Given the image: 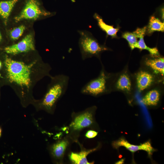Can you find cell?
I'll list each match as a JSON object with an SVG mask.
<instances>
[{"label":"cell","mask_w":164,"mask_h":164,"mask_svg":"<svg viewBox=\"0 0 164 164\" xmlns=\"http://www.w3.org/2000/svg\"><path fill=\"white\" fill-rule=\"evenodd\" d=\"M35 50L33 37L32 35H27L18 43L6 47L4 50L7 53L15 55Z\"/></svg>","instance_id":"30bf717a"},{"label":"cell","mask_w":164,"mask_h":164,"mask_svg":"<svg viewBox=\"0 0 164 164\" xmlns=\"http://www.w3.org/2000/svg\"><path fill=\"white\" fill-rule=\"evenodd\" d=\"M94 17L97 20L99 27L106 33L107 35L112 38L117 37V33L119 30V28H115L113 26L107 24L102 17L97 13H94Z\"/></svg>","instance_id":"9a60e30c"},{"label":"cell","mask_w":164,"mask_h":164,"mask_svg":"<svg viewBox=\"0 0 164 164\" xmlns=\"http://www.w3.org/2000/svg\"><path fill=\"white\" fill-rule=\"evenodd\" d=\"M164 31V22L154 16H151L148 26H146V32L149 34H151L155 31L163 32Z\"/></svg>","instance_id":"ac0fdd59"},{"label":"cell","mask_w":164,"mask_h":164,"mask_svg":"<svg viewBox=\"0 0 164 164\" xmlns=\"http://www.w3.org/2000/svg\"><path fill=\"white\" fill-rule=\"evenodd\" d=\"M113 74L107 72L103 65L97 77L92 79L81 88V94L97 97L111 91V85Z\"/></svg>","instance_id":"277c9868"},{"label":"cell","mask_w":164,"mask_h":164,"mask_svg":"<svg viewBox=\"0 0 164 164\" xmlns=\"http://www.w3.org/2000/svg\"><path fill=\"white\" fill-rule=\"evenodd\" d=\"M81 149L78 152H70L68 155L70 161L73 164H92L94 162H89L87 159V156L91 153L96 151L99 148V145L92 149H87L79 142L77 143Z\"/></svg>","instance_id":"4fadbf2b"},{"label":"cell","mask_w":164,"mask_h":164,"mask_svg":"<svg viewBox=\"0 0 164 164\" xmlns=\"http://www.w3.org/2000/svg\"><path fill=\"white\" fill-rule=\"evenodd\" d=\"M97 109L96 106L89 107L80 111L73 112L71 122L67 127L66 135L73 142L77 143L80 132L86 128L93 130L95 125L94 116Z\"/></svg>","instance_id":"6da1fadb"},{"label":"cell","mask_w":164,"mask_h":164,"mask_svg":"<svg viewBox=\"0 0 164 164\" xmlns=\"http://www.w3.org/2000/svg\"><path fill=\"white\" fill-rule=\"evenodd\" d=\"M97 134V132L93 129H89L86 132L85 136L87 138H92L96 136Z\"/></svg>","instance_id":"44dd1931"},{"label":"cell","mask_w":164,"mask_h":164,"mask_svg":"<svg viewBox=\"0 0 164 164\" xmlns=\"http://www.w3.org/2000/svg\"><path fill=\"white\" fill-rule=\"evenodd\" d=\"M124 159H121L119 161L117 162H116L115 164H123L124 163Z\"/></svg>","instance_id":"7402d4cb"},{"label":"cell","mask_w":164,"mask_h":164,"mask_svg":"<svg viewBox=\"0 0 164 164\" xmlns=\"http://www.w3.org/2000/svg\"><path fill=\"white\" fill-rule=\"evenodd\" d=\"M2 38V35L1 34L0 32V42L1 41Z\"/></svg>","instance_id":"603a6c76"},{"label":"cell","mask_w":164,"mask_h":164,"mask_svg":"<svg viewBox=\"0 0 164 164\" xmlns=\"http://www.w3.org/2000/svg\"><path fill=\"white\" fill-rule=\"evenodd\" d=\"M143 65L145 68L156 75L163 76L164 75V58L159 56H146L143 60Z\"/></svg>","instance_id":"7c38bea8"},{"label":"cell","mask_w":164,"mask_h":164,"mask_svg":"<svg viewBox=\"0 0 164 164\" xmlns=\"http://www.w3.org/2000/svg\"><path fill=\"white\" fill-rule=\"evenodd\" d=\"M69 77L62 74L55 77L50 86L42 102L43 107L49 112L53 111L58 101L67 90Z\"/></svg>","instance_id":"3957f363"},{"label":"cell","mask_w":164,"mask_h":164,"mask_svg":"<svg viewBox=\"0 0 164 164\" xmlns=\"http://www.w3.org/2000/svg\"><path fill=\"white\" fill-rule=\"evenodd\" d=\"M157 76L146 68L139 70L135 76L137 90L141 92L149 88L157 81Z\"/></svg>","instance_id":"ba28073f"},{"label":"cell","mask_w":164,"mask_h":164,"mask_svg":"<svg viewBox=\"0 0 164 164\" xmlns=\"http://www.w3.org/2000/svg\"><path fill=\"white\" fill-rule=\"evenodd\" d=\"M1 129L0 128V137L1 135Z\"/></svg>","instance_id":"cb8c5ba5"},{"label":"cell","mask_w":164,"mask_h":164,"mask_svg":"<svg viewBox=\"0 0 164 164\" xmlns=\"http://www.w3.org/2000/svg\"><path fill=\"white\" fill-rule=\"evenodd\" d=\"M112 145L115 149H117L121 146H123L132 152H134L139 150L146 152L150 156L152 155L155 150L152 146L150 142L148 141L139 145L131 144L126 140L121 138L112 142Z\"/></svg>","instance_id":"8fae6325"},{"label":"cell","mask_w":164,"mask_h":164,"mask_svg":"<svg viewBox=\"0 0 164 164\" xmlns=\"http://www.w3.org/2000/svg\"><path fill=\"white\" fill-rule=\"evenodd\" d=\"M18 0L0 1V15L6 20L15 4Z\"/></svg>","instance_id":"e0dca14e"},{"label":"cell","mask_w":164,"mask_h":164,"mask_svg":"<svg viewBox=\"0 0 164 164\" xmlns=\"http://www.w3.org/2000/svg\"><path fill=\"white\" fill-rule=\"evenodd\" d=\"M146 26L142 28H138L134 31L126 32L122 35V37L128 42L132 50L135 49V46L138 41V39L142 35H145L146 32Z\"/></svg>","instance_id":"5bb4252c"},{"label":"cell","mask_w":164,"mask_h":164,"mask_svg":"<svg viewBox=\"0 0 164 164\" xmlns=\"http://www.w3.org/2000/svg\"><path fill=\"white\" fill-rule=\"evenodd\" d=\"M36 62L29 64L15 61L6 56L5 61L9 81L21 86L29 88L31 83V69Z\"/></svg>","instance_id":"7a4b0ae2"},{"label":"cell","mask_w":164,"mask_h":164,"mask_svg":"<svg viewBox=\"0 0 164 164\" xmlns=\"http://www.w3.org/2000/svg\"><path fill=\"white\" fill-rule=\"evenodd\" d=\"M25 29V27L23 25L13 29L11 32L10 36L13 40H16L19 39L22 35Z\"/></svg>","instance_id":"ffe728a7"},{"label":"cell","mask_w":164,"mask_h":164,"mask_svg":"<svg viewBox=\"0 0 164 164\" xmlns=\"http://www.w3.org/2000/svg\"><path fill=\"white\" fill-rule=\"evenodd\" d=\"M145 35L141 36L135 46V48H138L141 50H146L148 51L150 55L152 56H159V53L156 47L150 48L146 44L144 39Z\"/></svg>","instance_id":"d6986e66"},{"label":"cell","mask_w":164,"mask_h":164,"mask_svg":"<svg viewBox=\"0 0 164 164\" xmlns=\"http://www.w3.org/2000/svg\"><path fill=\"white\" fill-rule=\"evenodd\" d=\"M133 82L131 75L126 68L117 75H113L111 85V91L117 90L127 94L133 89Z\"/></svg>","instance_id":"8992f818"},{"label":"cell","mask_w":164,"mask_h":164,"mask_svg":"<svg viewBox=\"0 0 164 164\" xmlns=\"http://www.w3.org/2000/svg\"><path fill=\"white\" fill-rule=\"evenodd\" d=\"M80 37L79 46L83 60L95 57L100 59L103 52L110 50L105 45H101L90 32L86 30H79Z\"/></svg>","instance_id":"5b68a950"},{"label":"cell","mask_w":164,"mask_h":164,"mask_svg":"<svg viewBox=\"0 0 164 164\" xmlns=\"http://www.w3.org/2000/svg\"><path fill=\"white\" fill-rule=\"evenodd\" d=\"M160 95V92L158 89L151 90L143 97L142 102L147 106H155L159 101Z\"/></svg>","instance_id":"2e32d148"},{"label":"cell","mask_w":164,"mask_h":164,"mask_svg":"<svg viewBox=\"0 0 164 164\" xmlns=\"http://www.w3.org/2000/svg\"><path fill=\"white\" fill-rule=\"evenodd\" d=\"M51 14L42 10L36 0H28L20 14L15 19L17 22L24 19L35 20L40 16H48Z\"/></svg>","instance_id":"52a82bcc"},{"label":"cell","mask_w":164,"mask_h":164,"mask_svg":"<svg viewBox=\"0 0 164 164\" xmlns=\"http://www.w3.org/2000/svg\"><path fill=\"white\" fill-rule=\"evenodd\" d=\"M1 66H2V63L1 62V61H0V68L1 67Z\"/></svg>","instance_id":"d4e9b609"},{"label":"cell","mask_w":164,"mask_h":164,"mask_svg":"<svg viewBox=\"0 0 164 164\" xmlns=\"http://www.w3.org/2000/svg\"><path fill=\"white\" fill-rule=\"evenodd\" d=\"M73 142L67 135L53 144L50 149L53 158L58 163H62L65 155Z\"/></svg>","instance_id":"9c48e42d"}]
</instances>
